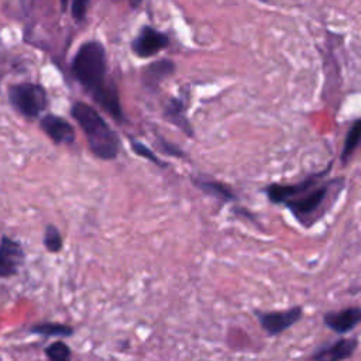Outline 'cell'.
<instances>
[{
  "instance_id": "6da1fadb",
  "label": "cell",
  "mask_w": 361,
  "mask_h": 361,
  "mask_svg": "<svg viewBox=\"0 0 361 361\" xmlns=\"http://www.w3.org/2000/svg\"><path fill=\"white\" fill-rule=\"evenodd\" d=\"M331 168L330 162L323 171L310 173L299 182L269 183L262 188V193L271 203L286 207L300 227L310 228L327 214L345 188L344 176L327 179Z\"/></svg>"
},
{
  "instance_id": "7a4b0ae2",
  "label": "cell",
  "mask_w": 361,
  "mask_h": 361,
  "mask_svg": "<svg viewBox=\"0 0 361 361\" xmlns=\"http://www.w3.org/2000/svg\"><path fill=\"white\" fill-rule=\"evenodd\" d=\"M72 72L109 116L123 121L124 114L117 92L114 86L106 82V51L100 42L89 41L78 49L72 62Z\"/></svg>"
},
{
  "instance_id": "3957f363",
  "label": "cell",
  "mask_w": 361,
  "mask_h": 361,
  "mask_svg": "<svg viewBox=\"0 0 361 361\" xmlns=\"http://www.w3.org/2000/svg\"><path fill=\"white\" fill-rule=\"evenodd\" d=\"M71 113L83 130L87 145L94 157L103 161H111L118 155L121 148L118 135L93 107L78 102L72 106Z\"/></svg>"
},
{
  "instance_id": "277c9868",
  "label": "cell",
  "mask_w": 361,
  "mask_h": 361,
  "mask_svg": "<svg viewBox=\"0 0 361 361\" xmlns=\"http://www.w3.org/2000/svg\"><path fill=\"white\" fill-rule=\"evenodd\" d=\"M8 97L11 104L27 117H37L47 106L45 90L32 83H21L10 87Z\"/></svg>"
},
{
  "instance_id": "5b68a950",
  "label": "cell",
  "mask_w": 361,
  "mask_h": 361,
  "mask_svg": "<svg viewBox=\"0 0 361 361\" xmlns=\"http://www.w3.org/2000/svg\"><path fill=\"white\" fill-rule=\"evenodd\" d=\"M252 313L257 317V322L262 327V330L269 337H276L302 320L303 307L298 305L276 312H264L259 309H254Z\"/></svg>"
},
{
  "instance_id": "8992f818",
  "label": "cell",
  "mask_w": 361,
  "mask_h": 361,
  "mask_svg": "<svg viewBox=\"0 0 361 361\" xmlns=\"http://www.w3.org/2000/svg\"><path fill=\"white\" fill-rule=\"evenodd\" d=\"M358 350L357 337H340L330 344L320 345L316 348L310 360L312 361H345L351 358Z\"/></svg>"
},
{
  "instance_id": "52a82bcc",
  "label": "cell",
  "mask_w": 361,
  "mask_h": 361,
  "mask_svg": "<svg viewBox=\"0 0 361 361\" xmlns=\"http://www.w3.org/2000/svg\"><path fill=\"white\" fill-rule=\"evenodd\" d=\"M25 254L21 244L7 235L0 240V278L16 275L24 264Z\"/></svg>"
},
{
  "instance_id": "ba28073f",
  "label": "cell",
  "mask_w": 361,
  "mask_h": 361,
  "mask_svg": "<svg viewBox=\"0 0 361 361\" xmlns=\"http://www.w3.org/2000/svg\"><path fill=\"white\" fill-rule=\"evenodd\" d=\"M361 323L360 306H348L337 312H327L323 314V324L337 334L353 331Z\"/></svg>"
},
{
  "instance_id": "9c48e42d",
  "label": "cell",
  "mask_w": 361,
  "mask_h": 361,
  "mask_svg": "<svg viewBox=\"0 0 361 361\" xmlns=\"http://www.w3.org/2000/svg\"><path fill=\"white\" fill-rule=\"evenodd\" d=\"M169 39L165 34L154 30L152 27H142L137 38L133 41V51L140 58H147L158 54L166 48Z\"/></svg>"
},
{
  "instance_id": "30bf717a",
  "label": "cell",
  "mask_w": 361,
  "mask_h": 361,
  "mask_svg": "<svg viewBox=\"0 0 361 361\" xmlns=\"http://www.w3.org/2000/svg\"><path fill=\"white\" fill-rule=\"evenodd\" d=\"M41 128L55 144H72L76 137L73 127L54 114H47L41 118Z\"/></svg>"
},
{
  "instance_id": "8fae6325",
  "label": "cell",
  "mask_w": 361,
  "mask_h": 361,
  "mask_svg": "<svg viewBox=\"0 0 361 361\" xmlns=\"http://www.w3.org/2000/svg\"><path fill=\"white\" fill-rule=\"evenodd\" d=\"M190 180L196 189H199L200 192H203L207 196H212V197L220 200L221 203H233L238 199L237 195L234 193V190L228 185H226L220 180L206 179L203 176H192Z\"/></svg>"
},
{
  "instance_id": "7c38bea8",
  "label": "cell",
  "mask_w": 361,
  "mask_h": 361,
  "mask_svg": "<svg viewBox=\"0 0 361 361\" xmlns=\"http://www.w3.org/2000/svg\"><path fill=\"white\" fill-rule=\"evenodd\" d=\"M173 68H175L173 63L166 59L152 62L144 68L142 82L148 87H157L162 82V79H165L166 76H169L173 72Z\"/></svg>"
},
{
  "instance_id": "4fadbf2b",
  "label": "cell",
  "mask_w": 361,
  "mask_h": 361,
  "mask_svg": "<svg viewBox=\"0 0 361 361\" xmlns=\"http://www.w3.org/2000/svg\"><path fill=\"white\" fill-rule=\"evenodd\" d=\"M30 331L34 334H38V336H44V337H71L75 333L72 326L62 324V323H54V322L37 323L30 327Z\"/></svg>"
},
{
  "instance_id": "5bb4252c",
  "label": "cell",
  "mask_w": 361,
  "mask_h": 361,
  "mask_svg": "<svg viewBox=\"0 0 361 361\" xmlns=\"http://www.w3.org/2000/svg\"><path fill=\"white\" fill-rule=\"evenodd\" d=\"M165 117L173 123L176 127H179L188 137H193V128L189 124L188 118L183 114V104L182 100H172L168 106V109L165 110Z\"/></svg>"
},
{
  "instance_id": "9a60e30c",
  "label": "cell",
  "mask_w": 361,
  "mask_h": 361,
  "mask_svg": "<svg viewBox=\"0 0 361 361\" xmlns=\"http://www.w3.org/2000/svg\"><path fill=\"white\" fill-rule=\"evenodd\" d=\"M360 135H361V123L360 120H355L354 124L350 127L345 140H344V145L340 154V161L341 164H347L348 159L353 157L354 151L357 149L358 144H360Z\"/></svg>"
},
{
  "instance_id": "2e32d148",
  "label": "cell",
  "mask_w": 361,
  "mask_h": 361,
  "mask_svg": "<svg viewBox=\"0 0 361 361\" xmlns=\"http://www.w3.org/2000/svg\"><path fill=\"white\" fill-rule=\"evenodd\" d=\"M42 243H44V247L52 254H56L62 250L63 240L59 228L55 224H47L42 235Z\"/></svg>"
},
{
  "instance_id": "e0dca14e",
  "label": "cell",
  "mask_w": 361,
  "mask_h": 361,
  "mask_svg": "<svg viewBox=\"0 0 361 361\" xmlns=\"http://www.w3.org/2000/svg\"><path fill=\"white\" fill-rule=\"evenodd\" d=\"M48 361H71L72 358V350L68 344L58 340L51 343L44 350Z\"/></svg>"
},
{
  "instance_id": "ac0fdd59",
  "label": "cell",
  "mask_w": 361,
  "mask_h": 361,
  "mask_svg": "<svg viewBox=\"0 0 361 361\" xmlns=\"http://www.w3.org/2000/svg\"><path fill=\"white\" fill-rule=\"evenodd\" d=\"M130 147H131V149H133V152H134L135 155H138V157H141V158H144V159H147V161L155 164L157 166H161V168H166V166H168L166 162L162 161V159H161L149 147H147L145 144H142V142H140V141H137V140H131V141H130Z\"/></svg>"
},
{
  "instance_id": "d6986e66",
  "label": "cell",
  "mask_w": 361,
  "mask_h": 361,
  "mask_svg": "<svg viewBox=\"0 0 361 361\" xmlns=\"http://www.w3.org/2000/svg\"><path fill=\"white\" fill-rule=\"evenodd\" d=\"M159 149H161L164 154H168V155L175 157V158H185V157H186V154H185L179 147H176V145L168 142L166 140H164V138H161V137H159Z\"/></svg>"
},
{
  "instance_id": "ffe728a7",
  "label": "cell",
  "mask_w": 361,
  "mask_h": 361,
  "mask_svg": "<svg viewBox=\"0 0 361 361\" xmlns=\"http://www.w3.org/2000/svg\"><path fill=\"white\" fill-rule=\"evenodd\" d=\"M89 0H72V16L76 21H80L85 17Z\"/></svg>"
},
{
  "instance_id": "44dd1931",
  "label": "cell",
  "mask_w": 361,
  "mask_h": 361,
  "mask_svg": "<svg viewBox=\"0 0 361 361\" xmlns=\"http://www.w3.org/2000/svg\"><path fill=\"white\" fill-rule=\"evenodd\" d=\"M233 213H234L235 216H241V214H243L245 219H248L250 221H252V223H255V224H257V221H255V220H257V219H255V216H254L250 210H247V209H243V207H238V209H237V207H235V209L233 210Z\"/></svg>"
},
{
  "instance_id": "7402d4cb",
  "label": "cell",
  "mask_w": 361,
  "mask_h": 361,
  "mask_svg": "<svg viewBox=\"0 0 361 361\" xmlns=\"http://www.w3.org/2000/svg\"><path fill=\"white\" fill-rule=\"evenodd\" d=\"M131 1V6L134 7V6H138L140 3H141V0H130Z\"/></svg>"
},
{
  "instance_id": "603a6c76",
  "label": "cell",
  "mask_w": 361,
  "mask_h": 361,
  "mask_svg": "<svg viewBox=\"0 0 361 361\" xmlns=\"http://www.w3.org/2000/svg\"><path fill=\"white\" fill-rule=\"evenodd\" d=\"M66 1H68V0H61V3H62V8H63V10H65V7H66Z\"/></svg>"
}]
</instances>
